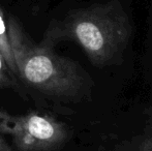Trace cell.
Masks as SVG:
<instances>
[{"label": "cell", "instance_id": "6da1fadb", "mask_svg": "<svg viewBox=\"0 0 152 151\" xmlns=\"http://www.w3.org/2000/svg\"><path fill=\"white\" fill-rule=\"evenodd\" d=\"M129 18L118 0L92 4L69 12L49 26L45 46L72 40L82 48L93 65L104 67L120 63L132 36Z\"/></svg>", "mask_w": 152, "mask_h": 151}, {"label": "cell", "instance_id": "7a4b0ae2", "mask_svg": "<svg viewBox=\"0 0 152 151\" xmlns=\"http://www.w3.org/2000/svg\"><path fill=\"white\" fill-rule=\"evenodd\" d=\"M6 24L17 74L26 84L59 98H82L90 93L91 80L80 65L56 54L51 47L34 44L14 17Z\"/></svg>", "mask_w": 152, "mask_h": 151}, {"label": "cell", "instance_id": "3957f363", "mask_svg": "<svg viewBox=\"0 0 152 151\" xmlns=\"http://www.w3.org/2000/svg\"><path fill=\"white\" fill-rule=\"evenodd\" d=\"M0 133L18 151H55L69 139V129L54 117L35 112L12 115L0 110Z\"/></svg>", "mask_w": 152, "mask_h": 151}, {"label": "cell", "instance_id": "277c9868", "mask_svg": "<svg viewBox=\"0 0 152 151\" xmlns=\"http://www.w3.org/2000/svg\"><path fill=\"white\" fill-rule=\"evenodd\" d=\"M114 151H152V107L145 110L142 129L132 137L120 142Z\"/></svg>", "mask_w": 152, "mask_h": 151}, {"label": "cell", "instance_id": "5b68a950", "mask_svg": "<svg viewBox=\"0 0 152 151\" xmlns=\"http://www.w3.org/2000/svg\"><path fill=\"white\" fill-rule=\"evenodd\" d=\"M0 54L5 60L7 67L10 69L12 74H17L16 64H15L14 57L10 50V40H8V33H7V24L4 19L3 12L0 7Z\"/></svg>", "mask_w": 152, "mask_h": 151}, {"label": "cell", "instance_id": "8992f818", "mask_svg": "<svg viewBox=\"0 0 152 151\" xmlns=\"http://www.w3.org/2000/svg\"><path fill=\"white\" fill-rule=\"evenodd\" d=\"M10 71L5 63V60L0 54V87L12 86V77L10 75Z\"/></svg>", "mask_w": 152, "mask_h": 151}, {"label": "cell", "instance_id": "52a82bcc", "mask_svg": "<svg viewBox=\"0 0 152 151\" xmlns=\"http://www.w3.org/2000/svg\"><path fill=\"white\" fill-rule=\"evenodd\" d=\"M0 151H16L14 148L10 146V144L3 139V137L0 133Z\"/></svg>", "mask_w": 152, "mask_h": 151}]
</instances>
